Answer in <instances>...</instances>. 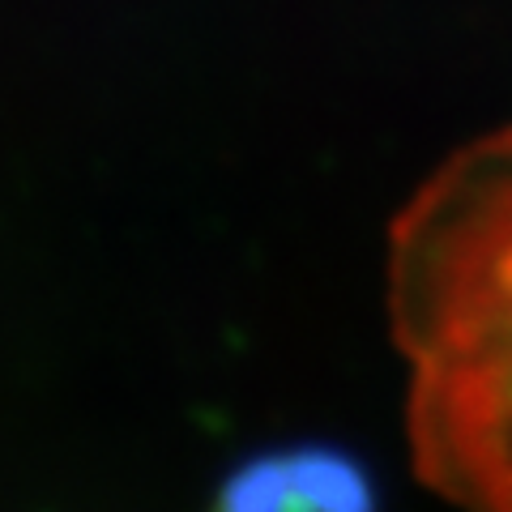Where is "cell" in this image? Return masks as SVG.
Listing matches in <instances>:
<instances>
[{
    "instance_id": "1",
    "label": "cell",
    "mask_w": 512,
    "mask_h": 512,
    "mask_svg": "<svg viewBox=\"0 0 512 512\" xmlns=\"http://www.w3.org/2000/svg\"><path fill=\"white\" fill-rule=\"evenodd\" d=\"M389 316L419 478L512 512V124L466 141L393 222Z\"/></svg>"
},
{
    "instance_id": "2",
    "label": "cell",
    "mask_w": 512,
    "mask_h": 512,
    "mask_svg": "<svg viewBox=\"0 0 512 512\" xmlns=\"http://www.w3.org/2000/svg\"><path fill=\"white\" fill-rule=\"evenodd\" d=\"M214 512H380V504L372 478L350 453L299 444L239 466Z\"/></svg>"
}]
</instances>
